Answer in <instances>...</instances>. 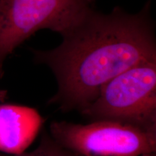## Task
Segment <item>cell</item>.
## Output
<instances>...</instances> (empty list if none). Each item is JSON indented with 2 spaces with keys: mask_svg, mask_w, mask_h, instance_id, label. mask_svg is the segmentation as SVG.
Returning <instances> with one entry per match:
<instances>
[{
  "mask_svg": "<svg viewBox=\"0 0 156 156\" xmlns=\"http://www.w3.org/2000/svg\"><path fill=\"white\" fill-rule=\"evenodd\" d=\"M62 37L56 48L34 53L35 61L47 65L57 82L48 104L63 112L81 113L112 78L142 62L156 61L149 4L136 14L119 7L109 14L93 9Z\"/></svg>",
  "mask_w": 156,
  "mask_h": 156,
  "instance_id": "6da1fadb",
  "label": "cell"
},
{
  "mask_svg": "<svg viewBox=\"0 0 156 156\" xmlns=\"http://www.w3.org/2000/svg\"><path fill=\"white\" fill-rule=\"evenodd\" d=\"M96 0H0V78L15 48L41 29L69 33L95 9Z\"/></svg>",
  "mask_w": 156,
  "mask_h": 156,
  "instance_id": "7a4b0ae2",
  "label": "cell"
},
{
  "mask_svg": "<svg viewBox=\"0 0 156 156\" xmlns=\"http://www.w3.org/2000/svg\"><path fill=\"white\" fill-rule=\"evenodd\" d=\"M80 114L91 122L113 121L156 130V61L142 62L112 78Z\"/></svg>",
  "mask_w": 156,
  "mask_h": 156,
  "instance_id": "3957f363",
  "label": "cell"
},
{
  "mask_svg": "<svg viewBox=\"0 0 156 156\" xmlns=\"http://www.w3.org/2000/svg\"><path fill=\"white\" fill-rule=\"evenodd\" d=\"M48 132L58 143L84 156H145L156 153V130L118 122L81 124L54 121Z\"/></svg>",
  "mask_w": 156,
  "mask_h": 156,
  "instance_id": "277c9868",
  "label": "cell"
},
{
  "mask_svg": "<svg viewBox=\"0 0 156 156\" xmlns=\"http://www.w3.org/2000/svg\"><path fill=\"white\" fill-rule=\"evenodd\" d=\"M36 109L16 104H0V152L19 155L25 152L44 125Z\"/></svg>",
  "mask_w": 156,
  "mask_h": 156,
  "instance_id": "5b68a950",
  "label": "cell"
},
{
  "mask_svg": "<svg viewBox=\"0 0 156 156\" xmlns=\"http://www.w3.org/2000/svg\"><path fill=\"white\" fill-rule=\"evenodd\" d=\"M13 156H84L61 145L49 132L44 130L38 147L34 151Z\"/></svg>",
  "mask_w": 156,
  "mask_h": 156,
  "instance_id": "8992f818",
  "label": "cell"
},
{
  "mask_svg": "<svg viewBox=\"0 0 156 156\" xmlns=\"http://www.w3.org/2000/svg\"><path fill=\"white\" fill-rule=\"evenodd\" d=\"M7 96V91L5 90H0V103H2L5 101Z\"/></svg>",
  "mask_w": 156,
  "mask_h": 156,
  "instance_id": "52a82bcc",
  "label": "cell"
},
{
  "mask_svg": "<svg viewBox=\"0 0 156 156\" xmlns=\"http://www.w3.org/2000/svg\"><path fill=\"white\" fill-rule=\"evenodd\" d=\"M145 156H155V154H152V155H145Z\"/></svg>",
  "mask_w": 156,
  "mask_h": 156,
  "instance_id": "ba28073f",
  "label": "cell"
},
{
  "mask_svg": "<svg viewBox=\"0 0 156 156\" xmlns=\"http://www.w3.org/2000/svg\"><path fill=\"white\" fill-rule=\"evenodd\" d=\"M0 156H6V155H4V154H2V153H0Z\"/></svg>",
  "mask_w": 156,
  "mask_h": 156,
  "instance_id": "9c48e42d",
  "label": "cell"
}]
</instances>
